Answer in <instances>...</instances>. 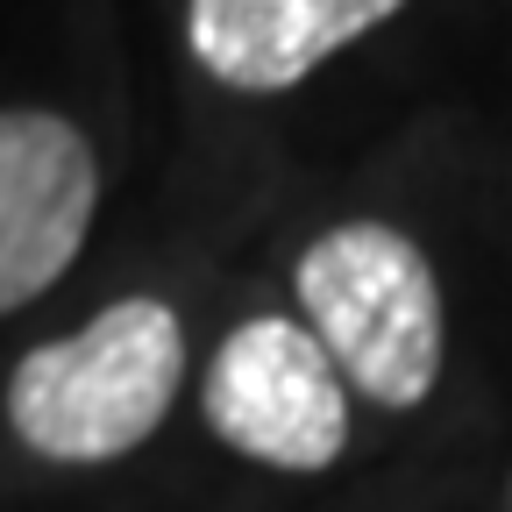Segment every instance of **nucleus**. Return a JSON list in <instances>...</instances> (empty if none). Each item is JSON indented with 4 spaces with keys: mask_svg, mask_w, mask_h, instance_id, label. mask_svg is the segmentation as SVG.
Returning <instances> with one entry per match:
<instances>
[{
    "mask_svg": "<svg viewBox=\"0 0 512 512\" xmlns=\"http://www.w3.org/2000/svg\"><path fill=\"white\" fill-rule=\"evenodd\" d=\"M406 0H192L185 43L228 93H285Z\"/></svg>",
    "mask_w": 512,
    "mask_h": 512,
    "instance_id": "39448f33",
    "label": "nucleus"
},
{
    "mask_svg": "<svg viewBox=\"0 0 512 512\" xmlns=\"http://www.w3.org/2000/svg\"><path fill=\"white\" fill-rule=\"evenodd\" d=\"M207 427L249 463L271 470H328L349 448V399L342 377L306 335V320L256 313L207 363Z\"/></svg>",
    "mask_w": 512,
    "mask_h": 512,
    "instance_id": "7ed1b4c3",
    "label": "nucleus"
},
{
    "mask_svg": "<svg viewBox=\"0 0 512 512\" xmlns=\"http://www.w3.org/2000/svg\"><path fill=\"white\" fill-rule=\"evenodd\" d=\"M299 313L328 349L335 377H349L377 406H420L441 377V285L413 235L384 221H342L299 256Z\"/></svg>",
    "mask_w": 512,
    "mask_h": 512,
    "instance_id": "f03ea898",
    "label": "nucleus"
},
{
    "mask_svg": "<svg viewBox=\"0 0 512 512\" xmlns=\"http://www.w3.org/2000/svg\"><path fill=\"white\" fill-rule=\"evenodd\" d=\"M185 377V335L164 299H121L79 335L43 342L8 377V427L50 463H114L143 448Z\"/></svg>",
    "mask_w": 512,
    "mask_h": 512,
    "instance_id": "f257e3e1",
    "label": "nucleus"
},
{
    "mask_svg": "<svg viewBox=\"0 0 512 512\" xmlns=\"http://www.w3.org/2000/svg\"><path fill=\"white\" fill-rule=\"evenodd\" d=\"M100 207L93 143L64 114L0 107V313L43 299L86 249Z\"/></svg>",
    "mask_w": 512,
    "mask_h": 512,
    "instance_id": "20e7f679",
    "label": "nucleus"
}]
</instances>
